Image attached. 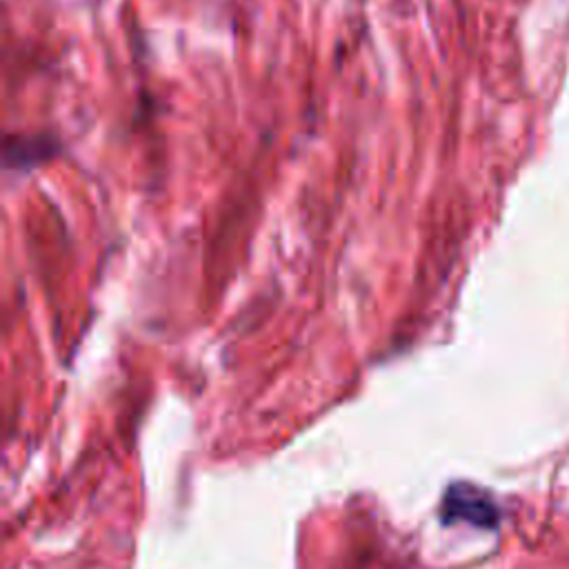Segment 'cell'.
I'll return each mask as SVG.
<instances>
[{"mask_svg": "<svg viewBox=\"0 0 569 569\" xmlns=\"http://www.w3.org/2000/svg\"><path fill=\"white\" fill-rule=\"evenodd\" d=\"M445 522H469L476 527H496L498 507L487 491L469 482H453L442 498Z\"/></svg>", "mask_w": 569, "mask_h": 569, "instance_id": "1", "label": "cell"}]
</instances>
